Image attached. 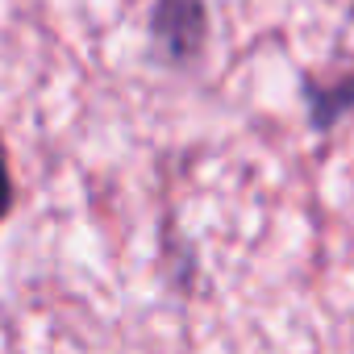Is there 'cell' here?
I'll return each mask as SVG.
<instances>
[{
  "instance_id": "3957f363",
  "label": "cell",
  "mask_w": 354,
  "mask_h": 354,
  "mask_svg": "<svg viewBox=\"0 0 354 354\" xmlns=\"http://www.w3.org/2000/svg\"><path fill=\"white\" fill-rule=\"evenodd\" d=\"M9 213H13V171H9L5 142H0V225L9 221Z\"/></svg>"
},
{
  "instance_id": "7a4b0ae2",
  "label": "cell",
  "mask_w": 354,
  "mask_h": 354,
  "mask_svg": "<svg viewBox=\"0 0 354 354\" xmlns=\"http://www.w3.org/2000/svg\"><path fill=\"white\" fill-rule=\"evenodd\" d=\"M300 96H304L308 125H313L317 133H329V129L354 109V75L333 80V84H321V80L304 75V80H300Z\"/></svg>"
},
{
  "instance_id": "6da1fadb",
  "label": "cell",
  "mask_w": 354,
  "mask_h": 354,
  "mask_svg": "<svg viewBox=\"0 0 354 354\" xmlns=\"http://www.w3.org/2000/svg\"><path fill=\"white\" fill-rule=\"evenodd\" d=\"M209 0H154L146 17V55L154 67L192 75L209 55Z\"/></svg>"
}]
</instances>
